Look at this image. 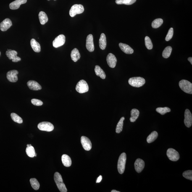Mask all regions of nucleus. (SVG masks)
<instances>
[{
	"label": "nucleus",
	"mask_w": 192,
	"mask_h": 192,
	"mask_svg": "<svg viewBox=\"0 0 192 192\" xmlns=\"http://www.w3.org/2000/svg\"><path fill=\"white\" fill-rule=\"evenodd\" d=\"M54 180L57 188L61 192H67V190L63 183L62 177L60 174L56 172L54 174Z\"/></svg>",
	"instance_id": "1"
},
{
	"label": "nucleus",
	"mask_w": 192,
	"mask_h": 192,
	"mask_svg": "<svg viewBox=\"0 0 192 192\" xmlns=\"http://www.w3.org/2000/svg\"><path fill=\"white\" fill-rule=\"evenodd\" d=\"M126 155L125 153H122L119 156L117 164V169L119 173H124L126 163Z\"/></svg>",
	"instance_id": "2"
},
{
	"label": "nucleus",
	"mask_w": 192,
	"mask_h": 192,
	"mask_svg": "<svg viewBox=\"0 0 192 192\" xmlns=\"http://www.w3.org/2000/svg\"><path fill=\"white\" fill-rule=\"evenodd\" d=\"M146 83L145 79L141 77H134L129 79L128 83L131 86L137 88L141 87Z\"/></svg>",
	"instance_id": "3"
},
{
	"label": "nucleus",
	"mask_w": 192,
	"mask_h": 192,
	"mask_svg": "<svg viewBox=\"0 0 192 192\" xmlns=\"http://www.w3.org/2000/svg\"><path fill=\"white\" fill-rule=\"evenodd\" d=\"M179 86L184 92L192 94V84L188 80H182L179 82Z\"/></svg>",
	"instance_id": "4"
},
{
	"label": "nucleus",
	"mask_w": 192,
	"mask_h": 192,
	"mask_svg": "<svg viewBox=\"0 0 192 192\" xmlns=\"http://www.w3.org/2000/svg\"><path fill=\"white\" fill-rule=\"evenodd\" d=\"M84 10V8L82 5H74L72 6L69 11V15L71 17H73L77 14L82 13Z\"/></svg>",
	"instance_id": "5"
},
{
	"label": "nucleus",
	"mask_w": 192,
	"mask_h": 192,
	"mask_svg": "<svg viewBox=\"0 0 192 192\" xmlns=\"http://www.w3.org/2000/svg\"><path fill=\"white\" fill-rule=\"evenodd\" d=\"M88 85L87 82L84 80H81L77 84L75 89L80 93H86L89 91Z\"/></svg>",
	"instance_id": "6"
},
{
	"label": "nucleus",
	"mask_w": 192,
	"mask_h": 192,
	"mask_svg": "<svg viewBox=\"0 0 192 192\" xmlns=\"http://www.w3.org/2000/svg\"><path fill=\"white\" fill-rule=\"evenodd\" d=\"M167 154L169 160L174 162L178 161L180 158L179 153L173 148H170L168 149Z\"/></svg>",
	"instance_id": "7"
},
{
	"label": "nucleus",
	"mask_w": 192,
	"mask_h": 192,
	"mask_svg": "<svg viewBox=\"0 0 192 192\" xmlns=\"http://www.w3.org/2000/svg\"><path fill=\"white\" fill-rule=\"evenodd\" d=\"M38 128L43 131L51 132L54 130V127L50 122H43L38 124Z\"/></svg>",
	"instance_id": "8"
},
{
	"label": "nucleus",
	"mask_w": 192,
	"mask_h": 192,
	"mask_svg": "<svg viewBox=\"0 0 192 192\" xmlns=\"http://www.w3.org/2000/svg\"><path fill=\"white\" fill-rule=\"evenodd\" d=\"M17 52L13 50L8 49L6 52L7 57L14 62H17L21 60V59L17 56Z\"/></svg>",
	"instance_id": "9"
},
{
	"label": "nucleus",
	"mask_w": 192,
	"mask_h": 192,
	"mask_svg": "<svg viewBox=\"0 0 192 192\" xmlns=\"http://www.w3.org/2000/svg\"><path fill=\"white\" fill-rule=\"evenodd\" d=\"M66 37L64 35H59L53 41V46L55 48H58L63 46L65 43Z\"/></svg>",
	"instance_id": "10"
},
{
	"label": "nucleus",
	"mask_w": 192,
	"mask_h": 192,
	"mask_svg": "<svg viewBox=\"0 0 192 192\" xmlns=\"http://www.w3.org/2000/svg\"><path fill=\"white\" fill-rule=\"evenodd\" d=\"M19 74L18 71L13 70L9 71L6 74V77L8 80L11 82H17L18 80L17 75Z\"/></svg>",
	"instance_id": "11"
},
{
	"label": "nucleus",
	"mask_w": 192,
	"mask_h": 192,
	"mask_svg": "<svg viewBox=\"0 0 192 192\" xmlns=\"http://www.w3.org/2000/svg\"><path fill=\"white\" fill-rule=\"evenodd\" d=\"M185 119L184 122L185 126L188 128L191 126L192 124V115L189 110L186 109L184 114Z\"/></svg>",
	"instance_id": "12"
},
{
	"label": "nucleus",
	"mask_w": 192,
	"mask_h": 192,
	"mask_svg": "<svg viewBox=\"0 0 192 192\" xmlns=\"http://www.w3.org/2000/svg\"><path fill=\"white\" fill-rule=\"evenodd\" d=\"M81 142L82 146L85 150L89 151L91 149L92 144L89 138L85 136H82L81 138Z\"/></svg>",
	"instance_id": "13"
},
{
	"label": "nucleus",
	"mask_w": 192,
	"mask_h": 192,
	"mask_svg": "<svg viewBox=\"0 0 192 192\" xmlns=\"http://www.w3.org/2000/svg\"><path fill=\"white\" fill-rule=\"evenodd\" d=\"M86 47L87 49L90 52L94 51V44L93 37L92 35L89 34L87 36L86 39Z\"/></svg>",
	"instance_id": "14"
},
{
	"label": "nucleus",
	"mask_w": 192,
	"mask_h": 192,
	"mask_svg": "<svg viewBox=\"0 0 192 192\" xmlns=\"http://www.w3.org/2000/svg\"><path fill=\"white\" fill-rule=\"evenodd\" d=\"M106 61L108 65L111 68L115 67L117 62V59L114 54L110 53L106 58Z\"/></svg>",
	"instance_id": "15"
},
{
	"label": "nucleus",
	"mask_w": 192,
	"mask_h": 192,
	"mask_svg": "<svg viewBox=\"0 0 192 192\" xmlns=\"http://www.w3.org/2000/svg\"><path fill=\"white\" fill-rule=\"evenodd\" d=\"M12 25L11 20L8 18L5 19L0 23V30L2 31H5L10 28Z\"/></svg>",
	"instance_id": "16"
},
{
	"label": "nucleus",
	"mask_w": 192,
	"mask_h": 192,
	"mask_svg": "<svg viewBox=\"0 0 192 192\" xmlns=\"http://www.w3.org/2000/svg\"><path fill=\"white\" fill-rule=\"evenodd\" d=\"M135 171L138 173H140L144 168L145 163L142 159L138 158L135 161L134 164Z\"/></svg>",
	"instance_id": "17"
},
{
	"label": "nucleus",
	"mask_w": 192,
	"mask_h": 192,
	"mask_svg": "<svg viewBox=\"0 0 192 192\" xmlns=\"http://www.w3.org/2000/svg\"><path fill=\"white\" fill-rule=\"evenodd\" d=\"M27 0H16L9 4V8L12 10H16L20 8L22 4H25Z\"/></svg>",
	"instance_id": "18"
},
{
	"label": "nucleus",
	"mask_w": 192,
	"mask_h": 192,
	"mask_svg": "<svg viewBox=\"0 0 192 192\" xmlns=\"http://www.w3.org/2000/svg\"><path fill=\"white\" fill-rule=\"evenodd\" d=\"M27 85L30 89L38 90L42 89V87L38 82L34 80H29L27 82Z\"/></svg>",
	"instance_id": "19"
},
{
	"label": "nucleus",
	"mask_w": 192,
	"mask_h": 192,
	"mask_svg": "<svg viewBox=\"0 0 192 192\" xmlns=\"http://www.w3.org/2000/svg\"><path fill=\"white\" fill-rule=\"evenodd\" d=\"M119 46L121 50L125 54H132L134 52L133 49L130 47L129 45L124 43H120L119 44Z\"/></svg>",
	"instance_id": "20"
},
{
	"label": "nucleus",
	"mask_w": 192,
	"mask_h": 192,
	"mask_svg": "<svg viewBox=\"0 0 192 192\" xmlns=\"http://www.w3.org/2000/svg\"><path fill=\"white\" fill-rule=\"evenodd\" d=\"M30 44L32 49L36 52H40L41 51V46L40 43L34 38L31 40Z\"/></svg>",
	"instance_id": "21"
},
{
	"label": "nucleus",
	"mask_w": 192,
	"mask_h": 192,
	"mask_svg": "<svg viewBox=\"0 0 192 192\" xmlns=\"http://www.w3.org/2000/svg\"><path fill=\"white\" fill-rule=\"evenodd\" d=\"M99 44L101 49L104 50L105 49L107 42L105 35L104 33L101 34L99 40Z\"/></svg>",
	"instance_id": "22"
},
{
	"label": "nucleus",
	"mask_w": 192,
	"mask_h": 192,
	"mask_svg": "<svg viewBox=\"0 0 192 192\" xmlns=\"http://www.w3.org/2000/svg\"><path fill=\"white\" fill-rule=\"evenodd\" d=\"M71 57L72 59L75 62H77L80 58V54L78 50L76 48H74L71 52Z\"/></svg>",
	"instance_id": "23"
},
{
	"label": "nucleus",
	"mask_w": 192,
	"mask_h": 192,
	"mask_svg": "<svg viewBox=\"0 0 192 192\" xmlns=\"http://www.w3.org/2000/svg\"><path fill=\"white\" fill-rule=\"evenodd\" d=\"M63 164L66 167H70L72 164V161L71 158L67 154H64L62 156Z\"/></svg>",
	"instance_id": "24"
},
{
	"label": "nucleus",
	"mask_w": 192,
	"mask_h": 192,
	"mask_svg": "<svg viewBox=\"0 0 192 192\" xmlns=\"http://www.w3.org/2000/svg\"><path fill=\"white\" fill-rule=\"evenodd\" d=\"M94 70L96 75L98 76L101 77L103 80L106 78V75L105 73L99 66L96 65L95 66Z\"/></svg>",
	"instance_id": "25"
},
{
	"label": "nucleus",
	"mask_w": 192,
	"mask_h": 192,
	"mask_svg": "<svg viewBox=\"0 0 192 192\" xmlns=\"http://www.w3.org/2000/svg\"><path fill=\"white\" fill-rule=\"evenodd\" d=\"M139 115L140 111L138 110L135 109H132L131 111V117L130 118V121L132 122H135L138 118Z\"/></svg>",
	"instance_id": "26"
},
{
	"label": "nucleus",
	"mask_w": 192,
	"mask_h": 192,
	"mask_svg": "<svg viewBox=\"0 0 192 192\" xmlns=\"http://www.w3.org/2000/svg\"><path fill=\"white\" fill-rule=\"evenodd\" d=\"M38 17L40 23L41 25H44L48 21V18L47 15L44 12L41 11L38 14Z\"/></svg>",
	"instance_id": "27"
},
{
	"label": "nucleus",
	"mask_w": 192,
	"mask_h": 192,
	"mask_svg": "<svg viewBox=\"0 0 192 192\" xmlns=\"http://www.w3.org/2000/svg\"><path fill=\"white\" fill-rule=\"evenodd\" d=\"M158 135L157 132L156 131H153L148 135L147 139V141L149 143H152L157 138Z\"/></svg>",
	"instance_id": "28"
},
{
	"label": "nucleus",
	"mask_w": 192,
	"mask_h": 192,
	"mask_svg": "<svg viewBox=\"0 0 192 192\" xmlns=\"http://www.w3.org/2000/svg\"><path fill=\"white\" fill-rule=\"evenodd\" d=\"M125 118L124 117L121 118L120 121L118 123L116 128V132L117 133H120L122 131L124 125V121Z\"/></svg>",
	"instance_id": "29"
},
{
	"label": "nucleus",
	"mask_w": 192,
	"mask_h": 192,
	"mask_svg": "<svg viewBox=\"0 0 192 192\" xmlns=\"http://www.w3.org/2000/svg\"><path fill=\"white\" fill-rule=\"evenodd\" d=\"M26 152L27 155L30 157H34L35 155L36 154L34 148L32 146L27 147Z\"/></svg>",
	"instance_id": "30"
},
{
	"label": "nucleus",
	"mask_w": 192,
	"mask_h": 192,
	"mask_svg": "<svg viewBox=\"0 0 192 192\" xmlns=\"http://www.w3.org/2000/svg\"><path fill=\"white\" fill-rule=\"evenodd\" d=\"M172 50L171 46H167L164 50L162 53V56L165 59H167L170 57Z\"/></svg>",
	"instance_id": "31"
},
{
	"label": "nucleus",
	"mask_w": 192,
	"mask_h": 192,
	"mask_svg": "<svg viewBox=\"0 0 192 192\" xmlns=\"http://www.w3.org/2000/svg\"><path fill=\"white\" fill-rule=\"evenodd\" d=\"M163 22V21L162 19H156L154 20L152 24V26L153 28L156 29L160 27Z\"/></svg>",
	"instance_id": "32"
},
{
	"label": "nucleus",
	"mask_w": 192,
	"mask_h": 192,
	"mask_svg": "<svg viewBox=\"0 0 192 192\" xmlns=\"http://www.w3.org/2000/svg\"><path fill=\"white\" fill-rule=\"evenodd\" d=\"M136 0H116L115 2L117 4H125L131 5L134 3Z\"/></svg>",
	"instance_id": "33"
},
{
	"label": "nucleus",
	"mask_w": 192,
	"mask_h": 192,
	"mask_svg": "<svg viewBox=\"0 0 192 192\" xmlns=\"http://www.w3.org/2000/svg\"><path fill=\"white\" fill-rule=\"evenodd\" d=\"M30 181L31 186L34 189L36 190L39 189L40 186V184L36 179H31Z\"/></svg>",
	"instance_id": "34"
},
{
	"label": "nucleus",
	"mask_w": 192,
	"mask_h": 192,
	"mask_svg": "<svg viewBox=\"0 0 192 192\" xmlns=\"http://www.w3.org/2000/svg\"><path fill=\"white\" fill-rule=\"evenodd\" d=\"M156 112L162 115H164L167 112H170L171 110L170 108L168 107H159L156 108Z\"/></svg>",
	"instance_id": "35"
},
{
	"label": "nucleus",
	"mask_w": 192,
	"mask_h": 192,
	"mask_svg": "<svg viewBox=\"0 0 192 192\" xmlns=\"http://www.w3.org/2000/svg\"><path fill=\"white\" fill-rule=\"evenodd\" d=\"M11 117L12 118V120L14 122H17L18 124H22L23 122V120L22 118L19 117L17 114L12 113L11 114Z\"/></svg>",
	"instance_id": "36"
},
{
	"label": "nucleus",
	"mask_w": 192,
	"mask_h": 192,
	"mask_svg": "<svg viewBox=\"0 0 192 192\" xmlns=\"http://www.w3.org/2000/svg\"><path fill=\"white\" fill-rule=\"evenodd\" d=\"M145 43L146 47L148 50H151L153 47V43L149 37L146 36L145 38Z\"/></svg>",
	"instance_id": "37"
},
{
	"label": "nucleus",
	"mask_w": 192,
	"mask_h": 192,
	"mask_svg": "<svg viewBox=\"0 0 192 192\" xmlns=\"http://www.w3.org/2000/svg\"><path fill=\"white\" fill-rule=\"evenodd\" d=\"M184 177L187 179L192 180V171L189 170L185 171L183 174Z\"/></svg>",
	"instance_id": "38"
},
{
	"label": "nucleus",
	"mask_w": 192,
	"mask_h": 192,
	"mask_svg": "<svg viewBox=\"0 0 192 192\" xmlns=\"http://www.w3.org/2000/svg\"><path fill=\"white\" fill-rule=\"evenodd\" d=\"M174 34V30L172 28H170L169 29L168 33L167 36L165 38V40L166 41H168L172 39V36H173Z\"/></svg>",
	"instance_id": "39"
},
{
	"label": "nucleus",
	"mask_w": 192,
	"mask_h": 192,
	"mask_svg": "<svg viewBox=\"0 0 192 192\" xmlns=\"http://www.w3.org/2000/svg\"><path fill=\"white\" fill-rule=\"evenodd\" d=\"M31 103L32 104L34 105L37 106H40L42 105L43 103L40 100L33 99H32L31 101Z\"/></svg>",
	"instance_id": "40"
},
{
	"label": "nucleus",
	"mask_w": 192,
	"mask_h": 192,
	"mask_svg": "<svg viewBox=\"0 0 192 192\" xmlns=\"http://www.w3.org/2000/svg\"><path fill=\"white\" fill-rule=\"evenodd\" d=\"M102 179V176L101 175H100L99 177H98L97 180L96 181V183H99L101 182V180Z\"/></svg>",
	"instance_id": "41"
},
{
	"label": "nucleus",
	"mask_w": 192,
	"mask_h": 192,
	"mask_svg": "<svg viewBox=\"0 0 192 192\" xmlns=\"http://www.w3.org/2000/svg\"><path fill=\"white\" fill-rule=\"evenodd\" d=\"M188 60L189 61L190 63L192 64V57H190L188 58Z\"/></svg>",
	"instance_id": "42"
},
{
	"label": "nucleus",
	"mask_w": 192,
	"mask_h": 192,
	"mask_svg": "<svg viewBox=\"0 0 192 192\" xmlns=\"http://www.w3.org/2000/svg\"><path fill=\"white\" fill-rule=\"evenodd\" d=\"M111 192H120V191H117V190H112V191H111Z\"/></svg>",
	"instance_id": "43"
},
{
	"label": "nucleus",
	"mask_w": 192,
	"mask_h": 192,
	"mask_svg": "<svg viewBox=\"0 0 192 192\" xmlns=\"http://www.w3.org/2000/svg\"><path fill=\"white\" fill-rule=\"evenodd\" d=\"M29 145L27 144V147H29Z\"/></svg>",
	"instance_id": "44"
},
{
	"label": "nucleus",
	"mask_w": 192,
	"mask_h": 192,
	"mask_svg": "<svg viewBox=\"0 0 192 192\" xmlns=\"http://www.w3.org/2000/svg\"><path fill=\"white\" fill-rule=\"evenodd\" d=\"M1 52H0V56H1Z\"/></svg>",
	"instance_id": "45"
},
{
	"label": "nucleus",
	"mask_w": 192,
	"mask_h": 192,
	"mask_svg": "<svg viewBox=\"0 0 192 192\" xmlns=\"http://www.w3.org/2000/svg\"><path fill=\"white\" fill-rule=\"evenodd\" d=\"M48 1H50V0H48ZM54 1H56V0H54Z\"/></svg>",
	"instance_id": "46"
}]
</instances>
